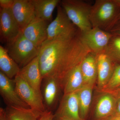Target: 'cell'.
Here are the masks:
<instances>
[{"label":"cell","instance_id":"5bb4252c","mask_svg":"<svg viewBox=\"0 0 120 120\" xmlns=\"http://www.w3.org/2000/svg\"><path fill=\"white\" fill-rule=\"evenodd\" d=\"M42 94L46 109L52 111L55 107L62 87L58 80L52 77L44 78Z\"/></svg>","mask_w":120,"mask_h":120},{"label":"cell","instance_id":"484cf974","mask_svg":"<svg viewBox=\"0 0 120 120\" xmlns=\"http://www.w3.org/2000/svg\"><path fill=\"white\" fill-rule=\"evenodd\" d=\"M14 0H0V8H11Z\"/></svg>","mask_w":120,"mask_h":120},{"label":"cell","instance_id":"cb8c5ba5","mask_svg":"<svg viewBox=\"0 0 120 120\" xmlns=\"http://www.w3.org/2000/svg\"><path fill=\"white\" fill-rule=\"evenodd\" d=\"M120 87V64L116 65L111 78L107 83L99 91L101 92L112 91Z\"/></svg>","mask_w":120,"mask_h":120},{"label":"cell","instance_id":"7402d4cb","mask_svg":"<svg viewBox=\"0 0 120 120\" xmlns=\"http://www.w3.org/2000/svg\"><path fill=\"white\" fill-rule=\"evenodd\" d=\"M93 87L91 86H85L76 92L79 103L80 115L83 120H84L88 113Z\"/></svg>","mask_w":120,"mask_h":120},{"label":"cell","instance_id":"ac0fdd59","mask_svg":"<svg viewBox=\"0 0 120 120\" xmlns=\"http://www.w3.org/2000/svg\"><path fill=\"white\" fill-rule=\"evenodd\" d=\"M80 64L71 69L64 78L62 84L64 94L77 92L84 86Z\"/></svg>","mask_w":120,"mask_h":120},{"label":"cell","instance_id":"8fae6325","mask_svg":"<svg viewBox=\"0 0 120 120\" xmlns=\"http://www.w3.org/2000/svg\"><path fill=\"white\" fill-rule=\"evenodd\" d=\"M48 22L35 17L22 30L24 37L39 49L47 39Z\"/></svg>","mask_w":120,"mask_h":120},{"label":"cell","instance_id":"4316f807","mask_svg":"<svg viewBox=\"0 0 120 120\" xmlns=\"http://www.w3.org/2000/svg\"><path fill=\"white\" fill-rule=\"evenodd\" d=\"M109 32L114 35L120 36V21L116 22Z\"/></svg>","mask_w":120,"mask_h":120},{"label":"cell","instance_id":"ba28073f","mask_svg":"<svg viewBox=\"0 0 120 120\" xmlns=\"http://www.w3.org/2000/svg\"><path fill=\"white\" fill-rule=\"evenodd\" d=\"M113 35L110 32L98 28H92L87 32L81 33L84 43L95 55L105 52Z\"/></svg>","mask_w":120,"mask_h":120},{"label":"cell","instance_id":"4dcf8cb0","mask_svg":"<svg viewBox=\"0 0 120 120\" xmlns=\"http://www.w3.org/2000/svg\"><path fill=\"white\" fill-rule=\"evenodd\" d=\"M118 21H120V12H119V13H118V15H117V16L116 17V19H115L113 26H114V24H115V23H116V22H118Z\"/></svg>","mask_w":120,"mask_h":120},{"label":"cell","instance_id":"f546056e","mask_svg":"<svg viewBox=\"0 0 120 120\" xmlns=\"http://www.w3.org/2000/svg\"><path fill=\"white\" fill-rule=\"evenodd\" d=\"M107 120H120V114H114Z\"/></svg>","mask_w":120,"mask_h":120},{"label":"cell","instance_id":"83f0119b","mask_svg":"<svg viewBox=\"0 0 120 120\" xmlns=\"http://www.w3.org/2000/svg\"><path fill=\"white\" fill-rule=\"evenodd\" d=\"M53 114L52 111L46 110L42 114L38 120H53Z\"/></svg>","mask_w":120,"mask_h":120},{"label":"cell","instance_id":"2e32d148","mask_svg":"<svg viewBox=\"0 0 120 120\" xmlns=\"http://www.w3.org/2000/svg\"><path fill=\"white\" fill-rule=\"evenodd\" d=\"M97 101L94 111L95 120H107L114 115L116 101L111 94L103 92Z\"/></svg>","mask_w":120,"mask_h":120},{"label":"cell","instance_id":"8992f818","mask_svg":"<svg viewBox=\"0 0 120 120\" xmlns=\"http://www.w3.org/2000/svg\"><path fill=\"white\" fill-rule=\"evenodd\" d=\"M14 79L16 90L21 99L32 109L45 112L46 110L42 94L32 88L19 75Z\"/></svg>","mask_w":120,"mask_h":120},{"label":"cell","instance_id":"9a60e30c","mask_svg":"<svg viewBox=\"0 0 120 120\" xmlns=\"http://www.w3.org/2000/svg\"><path fill=\"white\" fill-rule=\"evenodd\" d=\"M96 55L99 91L107 83L111 78L116 65L115 62L105 52Z\"/></svg>","mask_w":120,"mask_h":120},{"label":"cell","instance_id":"1f68e13d","mask_svg":"<svg viewBox=\"0 0 120 120\" xmlns=\"http://www.w3.org/2000/svg\"><path fill=\"white\" fill-rule=\"evenodd\" d=\"M117 5L120 8V0H114Z\"/></svg>","mask_w":120,"mask_h":120},{"label":"cell","instance_id":"603a6c76","mask_svg":"<svg viewBox=\"0 0 120 120\" xmlns=\"http://www.w3.org/2000/svg\"><path fill=\"white\" fill-rule=\"evenodd\" d=\"M104 52L114 62H120V36L113 35Z\"/></svg>","mask_w":120,"mask_h":120},{"label":"cell","instance_id":"7c38bea8","mask_svg":"<svg viewBox=\"0 0 120 120\" xmlns=\"http://www.w3.org/2000/svg\"><path fill=\"white\" fill-rule=\"evenodd\" d=\"M11 10L22 31L36 17L31 0H14Z\"/></svg>","mask_w":120,"mask_h":120},{"label":"cell","instance_id":"4fadbf2b","mask_svg":"<svg viewBox=\"0 0 120 120\" xmlns=\"http://www.w3.org/2000/svg\"><path fill=\"white\" fill-rule=\"evenodd\" d=\"M19 75L32 88L42 94L43 78L39 67L38 56L21 68Z\"/></svg>","mask_w":120,"mask_h":120},{"label":"cell","instance_id":"44dd1931","mask_svg":"<svg viewBox=\"0 0 120 120\" xmlns=\"http://www.w3.org/2000/svg\"><path fill=\"white\" fill-rule=\"evenodd\" d=\"M0 69L1 71L13 79L20 71V68L8 54L6 49L0 46Z\"/></svg>","mask_w":120,"mask_h":120},{"label":"cell","instance_id":"d4e9b609","mask_svg":"<svg viewBox=\"0 0 120 120\" xmlns=\"http://www.w3.org/2000/svg\"><path fill=\"white\" fill-rule=\"evenodd\" d=\"M106 92L111 94L116 101V106L114 114H120V87L112 91Z\"/></svg>","mask_w":120,"mask_h":120},{"label":"cell","instance_id":"e0dca14e","mask_svg":"<svg viewBox=\"0 0 120 120\" xmlns=\"http://www.w3.org/2000/svg\"><path fill=\"white\" fill-rule=\"evenodd\" d=\"M80 67L84 86L94 87L98 77L96 55L91 52L88 54L81 62Z\"/></svg>","mask_w":120,"mask_h":120},{"label":"cell","instance_id":"ffe728a7","mask_svg":"<svg viewBox=\"0 0 120 120\" xmlns=\"http://www.w3.org/2000/svg\"><path fill=\"white\" fill-rule=\"evenodd\" d=\"M7 120H38L43 113L31 108L7 106L5 109Z\"/></svg>","mask_w":120,"mask_h":120},{"label":"cell","instance_id":"f1b7e54d","mask_svg":"<svg viewBox=\"0 0 120 120\" xmlns=\"http://www.w3.org/2000/svg\"><path fill=\"white\" fill-rule=\"evenodd\" d=\"M0 120H7L5 109L2 107L0 108Z\"/></svg>","mask_w":120,"mask_h":120},{"label":"cell","instance_id":"52a82bcc","mask_svg":"<svg viewBox=\"0 0 120 120\" xmlns=\"http://www.w3.org/2000/svg\"><path fill=\"white\" fill-rule=\"evenodd\" d=\"M53 120H83L80 115L77 92L64 94Z\"/></svg>","mask_w":120,"mask_h":120},{"label":"cell","instance_id":"5b68a950","mask_svg":"<svg viewBox=\"0 0 120 120\" xmlns=\"http://www.w3.org/2000/svg\"><path fill=\"white\" fill-rule=\"evenodd\" d=\"M80 32L69 19L61 6L58 5L56 19L48 26L47 39L45 41L58 38L71 37Z\"/></svg>","mask_w":120,"mask_h":120},{"label":"cell","instance_id":"277c9868","mask_svg":"<svg viewBox=\"0 0 120 120\" xmlns=\"http://www.w3.org/2000/svg\"><path fill=\"white\" fill-rule=\"evenodd\" d=\"M10 57L22 68L38 56L39 49L24 37L22 31L13 41L7 43Z\"/></svg>","mask_w":120,"mask_h":120},{"label":"cell","instance_id":"3957f363","mask_svg":"<svg viewBox=\"0 0 120 120\" xmlns=\"http://www.w3.org/2000/svg\"><path fill=\"white\" fill-rule=\"evenodd\" d=\"M60 3L69 19L82 34L92 28L90 19L92 5L82 0H63Z\"/></svg>","mask_w":120,"mask_h":120},{"label":"cell","instance_id":"6da1fadb","mask_svg":"<svg viewBox=\"0 0 120 120\" xmlns=\"http://www.w3.org/2000/svg\"><path fill=\"white\" fill-rule=\"evenodd\" d=\"M91 52L82 40L80 32L71 37L45 41L38 55L43 79L48 77L56 78L62 88L68 73L81 64Z\"/></svg>","mask_w":120,"mask_h":120},{"label":"cell","instance_id":"d6986e66","mask_svg":"<svg viewBox=\"0 0 120 120\" xmlns=\"http://www.w3.org/2000/svg\"><path fill=\"white\" fill-rule=\"evenodd\" d=\"M34 7L35 17L47 21H51L54 10L60 3V0H31Z\"/></svg>","mask_w":120,"mask_h":120},{"label":"cell","instance_id":"7a4b0ae2","mask_svg":"<svg viewBox=\"0 0 120 120\" xmlns=\"http://www.w3.org/2000/svg\"><path fill=\"white\" fill-rule=\"evenodd\" d=\"M120 11L114 0H96L92 5L90 14L92 28L109 31L112 27Z\"/></svg>","mask_w":120,"mask_h":120},{"label":"cell","instance_id":"30bf717a","mask_svg":"<svg viewBox=\"0 0 120 120\" xmlns=\"http://www.w3.org/2000/svg\"><path fill=\"white\" fill-rule=\"evenodd\" d=\"M0 93L7 106L30 108L17 94L14 79H9L1 71Z\"/></svg>","mask_w":120,"mask_h":120},{"label":"cell","instance_id":"9c48e42d","mask_svg":"<svg viewBox=\"0 0 120 120\" xmlns=\"http://www.w3.org/2000/svg\"><path fill=\"white\" fill-rule=\"evenodd\" d=\"M22 31L12 12L11 8H0V34L7 43L13 41Z\"/></svg>","mask_w":120,"mask_h":120}]
</instances>
